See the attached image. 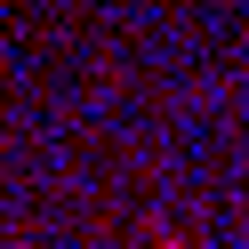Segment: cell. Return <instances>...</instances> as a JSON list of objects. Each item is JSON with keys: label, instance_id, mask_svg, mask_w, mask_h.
<instances>
[{"label": "cell", "instance_id": "1", "mask_svg": "<svg viewBox=\"0 0 249 249\" xmlns=\"http://www.w3.org/2000/svg\"><path fill=\"white\" fill-rule=\"evenodd\" d=\"M153 249H185V241H177V233H161V241H153Z\"/></svg>", "mask_w": 249, "mask_h": 249}]
</instances>
